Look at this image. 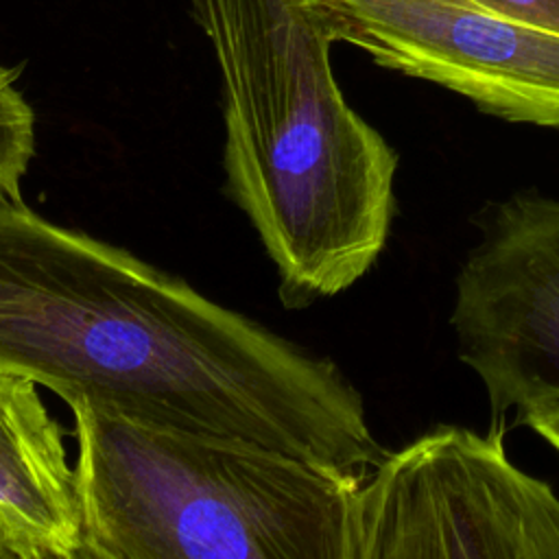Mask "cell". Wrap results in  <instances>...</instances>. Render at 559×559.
<instances>
[{
  "instance_id": "cell-1",
  "label": "cell",
  "mask_w": 559,
  "mask_h": 559,
  "mask_svg": "<svg viewBox=\"0 0 559 559\" xmlns=\"http://www.w3.org/2000/svg\"><path fill=\"white\" fill-rule=\"evenodd\" d=\"M0 365L68 406L238 437L349 476L386 454L332 360L22 199H0Z\"/></svg>"
},
{
  "instance_id": "cell-2",
  "label": "cell",
  "mask_w": 559,
  "mask_h": 559,
  "mask_svg": "<svg viewBox=\"0 0 559 559\" xmlns=\"http://www.w3.org/2000/svg\"><path fill=\"white\" fill-rule=\"evenodd\" d=\"M223 81L227 192L286 308L334 297L378 260L397 155L345 100L332 37L304 0H192Z\"/></svg>"
},
{
  "instance_id": "cell-3",
  "label": "cell",
  "mask_w": 559,
  "mask_h": 559,
  "mask_svg": "<svg viewBox=\"0 0 559 559\" xmlns=\"http://www.w3.org/2000/svg\"><path fill=\"white\" fill-rule=\"evenodd\" d=\"M83 559H354L362 476L70 404Z\"/></svg>"
},
{
  "instance_id": "cell-4",
  "label": "cell",
  "mask_w": 559,
  "mask_h": 559,
  "mask_svg": "<svg viewBox=\"0 0 559 559\" xmlns=\"http://www.w3.org/2000/svg\"><path fill=\"white\" fill-rule=\"evenodd\" d=\"M559 559V498L518 469L502 432L437 428L362 478L354 559Z\"/></svg>"
},
{
  "instance_id": "cell-5",
  "label": "cell",
  "mask_w": 559,
  "mask_h": 559,
  "mask_svg": "<svg viewBox=\"0 0 559 559\" xmlns=\"http://www.w3.org/2000/svg\"><path fill=\"white\" fill-rule=\"evenodd\" d=\"M332 41L511 122L559 127V35L469 0H304Z\"/></svg>"
},
{
  "instance_id": "cell-6",
  "label": "cell",
  "mask_w": 559,
  "mask_h": 559,
  "mask_svg": "<svg viewBox=\"0 0 559 559\" xmlns=\"http://www.w3.org/2000/svg\"><path fill=\"white\" fill-rule=\"evenodd\" d=\"M459 358L496 415L559 397V201L498 203L456 275Z\"/></svg>"
},
{
  "instance_id": "cell-7",
  "label": "cell",
  "mask_w": 559,
  "mask_h": 559,
  "mask_svg": "<svg viewBox=\"0 0 559 559\" xmlns=\"http://www.w3.org/2000/svg\"><path fill=\"white\" fill-rule=\"evenodd\" d=\"M37 386L0 365V559H83L76 469Z\"/></svg>"
},
{
  "instance_id": "cell-8",
  "label": "cell",
  "mask_w": 559,
  "mask_h": 559,
  "mask_svg": "<svg viewBox=\"0 0 559 559\" xmlns=\"http://www.w3.org/2000/svg\"><path fill=\"white\" fill-rule=\"evenodd\" d=\"M33 153L35 114L15 85V72L0 66V199H22Z\"/></svg>"
},
{
  "instance_id": "cell-9",
  "label": "cell",
  "mask_w": 559,
  "mask_h": 559,
  "mask_svg": "<svg viewBox=\"0 0 559 559\" xmlns=\"http://www.w3.org/2000/svg\"><path fill=\"white\" fill-rule=\"evenodd\" d=\"M496 15L559 35V0H469Z\"/></svg>"
},
{
  "instance_id": "cell-10",
  "label": "cell",
  "mask_w": 559,
  "mask_h": 559,
  "mask_svg": "<svg viewBox=\"0 0 559 559\" xmlns=\"http://www.w3.org/2000/svg\"><path fill=\"white\" fill-rule=\"evenodd\" d=\"M518 417L559 452V397L531 404L518 411Z\"/></svg>"
}]
</instances>
